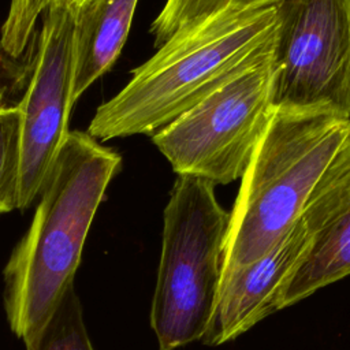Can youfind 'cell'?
Here are the masks:
<instances>
[{
  "mask_svg": "<svg viewBox=\"0 0 350 350\" xmlns=\"http://www.w3.org/2000/svg\"><path fill=\"white\" fill-rule=\"evenodd\" d=\"M122 157L88 131H70L40 194L31 224L4 268L11 331L30 350L74 282L82 247Z\"/></svg>",
  "mask_w": 350,
  "mask_h": 350,
  "instance_id": "obj_1",
  "label": "cell"
},
{
  "mask_svg": "<svg viewBox=\"0 0 350 350\" xmlns=\"http://www.w3.org/2000/svg\"><path fill=\"white\" fill-rule=\"evenodd\" d=\"M276 0H235L191 31L159 46L127 85L101 104L88 133L108 141L153 135L212 93L273 40Z\"/></svg>",
  "mask_w": 350,
  "mask_h": 350,
  "instance_id": "obj_2",
  "label": "cell"
},
{
  "mask_svg": "<svg viewBox=\"0 0 350 350\" xmlns=\"http://www.w3.org/2000/svg\"><path fill=\"white\" fill-rule=\"evenodd\" d=\"M350 130L329 112H276L230 212L224 269L257 260L294 227L320 174Z\"/></svg>",
  "mask_w": 350,
  "mask_h": 350,
  "instance_id": "obj_3",
  "label": "cell"
},
{
  "mask_svg": "<svg viewBox=\"0 0 350 350\" xmlns=\"http://www.w3.org/2000/svg\"><path fill=\"white\" fill-rule=\"evenodd\" d=\"M230 227L215 185L178 175L164 209L150 325L160 350L202 339L219 295Z\"/></svg>",
  "mask_w": 350,
  "mask_h": 350,
  "instance_id": "obj_4",
  "label": "cell"
},
{
  "mask_svg": "<svg viewBox=\"0 0 350 350\" xmlns=\"http://www.w3.org/2000/svg\"><path fill=\"white\" fill-rule=\"evenodd\" d=\"M271 48L272 42L152 135L178 175L202 178L215 186L242 179L275 116Z\"/></svg>",
  "mask_w": 350,
  "mask_h": 350,
  "instance_id": "obj_5",
  "label": "cell"
},
{
  "mask_svg": "<svg viewBox=\"0 0 350 350\" xmlns=\"http://www.w3.org/2000/svg\"><path fill=\"white\" fill-rule=\"evenodd\" d=\"M271 97L276 112L350 119V0H276Z\"/></svg>",
  "mask_w": 350,
  "mask_h": 350,
  "instance_id": "obj_6",
  "label": "cell"
},
{
  "mask_svg": "<svg viewBox=\"0 0 350 350\" xmlns=\"http://www.w3.org/2000/svg\"><path fill=\"white\" fill-rule=\"evenodd\" d=\"M75 68V12L71 3L56 1L42 26L27 89L16 104L22 115L19 206L40 197L51 168L70 134L68 119Z\"/></svg>",
  "mask_w": 350,
  "mask_h": 350,
  "instance_id": "obj_7",
  "label": "cell"
},
{
  "mask_svg": "<svg viewBox=\"0 0 350 350\" xmlns=\"http://www.w3.org/2000/svg\"><path fill=\"white\" fill-rule=\"evenodd\" d=\"M309 242L271 304V314L350 275V130L298 217Z\"/></svg>",
  "mask_w": 350,
  "mask_h": 350,
  "instance_id": "obj_8",
  "label": "cell"
},
{
  "mask_svg": "<svg viewBox=\"0 0 350 350\" xmlns=\"http://www.w3.org/2000/svg\"><path fill=\"white\" fill-rule=\"evenodd\" d=\"M299 220L268 253L223 271L209 327L201 339L217 346L235 339L271 314V304L308 247Z\"/></svg>",
  "mask_w": 350,
  "mask_h": 350,
  "instance_id": "obj_9",
  "label": "cell"
},
{
  "mask_svg": "<svg viewBox=\"0 0 350 350\" xmlns=\"http://www.w3.org/2000/svg\"><path fill=\"white\" fill-rule=\"evenodd\" d=\"M138 0H81L75 12L74 103L118 59Z\"/></svg>",
  "mask_w": 350,
  "mask_h": 350,
  "instance_id": "obj_10",
  "label": "cell"
},
{
  "mask_svg": "<svg viewBox=\"0 0 350 350\" xmlns=\"http://www.w3.org/2000/svg\"><path fill=\"white\" fill-rule=\"evenodd\" d=\"M30 350H94L86 332L74 282L63 290Z\"/></svg>",
  "mask_w": 350,
  "mask_h": 350,
  "instance_id": "obj_11",
  "label": "cell"
},
{
  "mask_svg": "<svg viewBox=\"0 0 350 350\" xmlns=\"http://www.w3.org/2000/svg\"><path fill=\"white\" fill-rule=\"evenodd\" d=\"M22 115L18 105H0V212L19 206Z\"/></svg>",
  "mask_w": 350,
  "mask_h": 350,
  "instance_id": "obj_12",
  "label": "cell"
},
{
  "mask_svg": "<svg viewBox=\"0 0 350 350\" xmlns=\"http://www.w3.org/2000/svg\"><path fill=\"white\" fill-rule=\"evenodd\" d=\"M235 0H167L150 25L154 46L180 37L228 8Z\"/></svg>",
  "mask_w": 350,
  "mask_h": 350,
  "instance_id": "obj_13",
  "label": "cell"
},
{
  "mask_svg": "<svg viewBox=\"0 0 350 350\" xmlns=\"http://www.w3.org/2000/svg\"><path fill=\"white\" fill-rule=\"evenodd\" d=\"M56 1L74 3V0H11L0 36L3 52L19 57L27 46L38 16Z\"/></svg>",
  "mask_w": 350,
  "mask_h": 350,
  "instance_id": "obj_14",
  "label": "cell"
},
{
  "mask_svg": "<svg viewBox=\"0 0 350 350\" xmlns=\"http://www.w3.org/2000/svg\"><path fill=\"white\" fill-rule=\"evenodd\" d=\"M79 1H81V0H74V3H72V4H77V3H79Z\"/></svg>",
  "mask_w": 350,
  "mask_h": 350,
  "instance_id": "obj_15",
  "label": "cell"
}]
</instances>
